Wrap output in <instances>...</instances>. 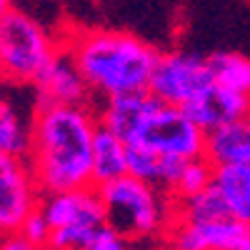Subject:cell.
Returning a JSON list of instances; mask_svg holds the SVG:
<instances>
[{"instance_id": "19", "label": "cell", "mask_w": 250, "mask_h": 250, "mask_svg": "<svg viewBox=\"0 0 250 250\" xmlns=\"http://www.w3.org/2000/svg\"><path fill=\"white\" fill-rule=\"evenodd\" d=\"M160 158L158 153L143 148V145H128V175L158 185L160 180Z\"/></svg>"}, {"instance_id": "7", "label": "cell", "mask_w": 250, "mask_h": 250, "mask_svg": "<svg viewBox=\"0 0 250 250\" xmlns=\"http://www.w3.org/2000/svg\"><path fill=\"white\" fill-rule=\"evenodd\" d=\"M213 85V75L208 68V58L188 50L160 53L148 83V90L170 105H185L188 100L200 95Z\"/></svg>"}, {"instance_id": "24", "label": "cell", "mask_w": 250, "mask_h": 250, "mask_svg": "<svg viewBox=\"0 0 250 250\" xmlns=\"http://www.w3.org/2000/svg\"><path fill=\"white\" fill-rule=\"evenodd\" d=\"M230 215L250 228V198H225Z\"/></svg>"}, {"instance_id": "17", "label": "cell", "mask_w": 250, "mask_h": 250, "mask_svg": "<svg viewBox=\"0 0 250 250\" xmlns=\"http://www.w3.org/2000/svg\"><path fill=\"white\" fill-rule=\"evenodd\" d=\"M213 185L225 198H250V158L215 168Z\"/></svg>"}, {"instance_id": "1", "label": "cell", "mask_w": 250, "mask_h": 250, "mask_svg": "<svg viewBox=\"0 0 250 250\" xmlns=\"http://www.w3.org/2000/svg\"><path fill=\"white\" fill-rule=\"evenodd\" d=\"M98 113L90 105L35 103L25 155L40 195L93 185V138Z\"/></svg>"}, {"instance_id": "27", "label": "cell", "mask_w": 250, "mask_h": 250, "mask_svg": "<svg viewBox=\"0 0 250 250\" xmlns=\"http://www.w3.org/2000/svg\"><path fill=\"white\" fill-rule=\"evenodd\" d=\"M150 250H168V248H150Z\"/></svg>"}, {"instance_id": "13", "label": "cell", "mask_w": 250, "mask_h": 250, "mask_svg": "<svg viewBox=\"0 0 250 250\" xmlns=\"http://www.w3.org/2000/svg\"><path fill=\"white\" fill-rule=\"evenodd\" d=\"M128 173V145L98 123L93 138V185H105Z\"/></svg>"}, {"instance_id": "6", "label": "cell", "mask_w": 250, "mask_h": 250, "mask_svg": "<svg viewBox=\"0 0 250 250\" xmlns=\"http://www.w3.org/2000/svg\"><path fill=\"white\" fill-rule=\"evenodd\" d=\"M128 145H143L158 155L195 160L203 158L205 150V130L198 128L180 105H170L153 95Z\"/></svg>"}, {"instance_id": "25", "label": "cell", "mask_w": 250, "mask_h": 250, "mask_svg": "<svg viewBox=\"0 0 250 250\" xmlns=\"http://www.w3.org/2000/svg\"><path fill=\"white\" fill-rule=\"evenodd\" d=\"M13 10V5H10V0H0V20H3L8 13Z\"/></svg>"}, {"instance_id": "9", "label": "cell", "mask_w": 250, "mask_h": 250, "mask_svg": "<svg viewBox=\"0 0 250 250\" xmlns=\"http://www.w3.org/2000/svg\"><path fill=\"white\" fill-rule=\"evenodd\" d=\"M250 235V228L235 218L220 220H178L173 218L168 233H165V248L168 250H228Z\"/></svg>"}, {"instance_id": "22", "label": "cell", "mask_w": 250, "mask_h": 250, "mask_svg": "<svg viewBox=\"0 0 250 250\" xmlns=\"http://www.w3.org/2000/svg\"><path fill=\"white\" fill-rule=\"evenodd\" d=\"M185 163H188V160H183V158H170V155H163V158H160V180H158L160 190H165L168 195L175 190V185H178V180H180V173H183V168H185Z\"/></svg>"}, {"instance_id": "11", "label": "cell", "mask_w": 250, "mask_h": 250, "mask_svg": "<svg viewBox=\"0 0 250 250\" xmlns=\"http://www.w3.org/2000/svg\"><path fill=\"white\" fill-rule=\"evenodd\" d=\"M180 108L188 113V118H190L198 128H203L208 133V130L218 128L223 123H230V120L250 115V95L213 83L210 88H205L200 95L188 100Z\"/></svg>"}, {"instance_id": "3", "label": "cell", "mask_w": 250, "mask_h": 250, "mask_svg": "<svg viewBox=\"0 0 250 250\" xmlns=\"http://www.w3.org/2000/svg\"><path fill=\"white\" fill-rule=\"evenodd\" d=\"M98 193L105 208V223L130 243H153L165 238L173 223V198L158 185L125 173L105 185H98Z\"/></svg>"}, {"instance_id": "5", "label": "cell", "mask_w": 250, "mask_h": 250, "mask_svg": "<svg viewBox=\"0 0 250 250\" xmlns=\"http://www.w3.org/2000/svg\"><path fill=\"white\" fill-rule=\"evenodd\" d=\"M58 48L35 18L23 10H10L0 20V80L33 85Z\"/></svg>"}, {"instance_id": "21", "label": "cell", "mask_w": 250, "mask_h": 250, "mask_svg": "<svg viewBox=\"0 0 250 250\" xmlns=\"http://www.w3.org/2000/svg\"><path fill=\"white\" fill-rule=\"evenodd\" d=\"M20 235H23L25 240L35 243V245H45L48 243V235H50V225L48 220L43 218V213H40V208H35V210L23 220V225H20Z\"/></svg>"}, {"instance_id": "23", "label": "cell", "mask_w": 250, "mask_h": 250, "mask_svg": "<svg viewBox=\"0 0 250 250\" xmlns=\"http://www.w3.org/2000/svg\"><path fill=\"white\" fill-rule=\"evenodd\" d=\"M0 250H48V248H45V245H35V243L25 240L20 233H13V235L0 238Z\"/></svg>"}, {"instance_id": "4", "label": "cell", "mask_w": 250, "mask_h": 250, "mask_svg": "<svg viewBox=\"0 0 250 250\" xmlns=\"http://www.w3.org/2000/svg\"><path fill=\"white\" fill-rule=\"evenodd\" d=\"M38 208L50 225L48 250H85L98 228L105 225V208L95 185L45 193Z\"/></svg>"}, {"instance_id": "15", "label": "cell", "mask_w": 250, "mask_h": 250, "mask_svg": "<svg viewBox=\"0 0 250 250\" xmlns=\"http://www.w3.org/2000/svg\"><path fill=\"white\" fill-rule=\"evenodd\" d=\"M0 150L15 155V158H25L30 150V120L20 113L13 100L0 95Z\"/></svg>"}, {"instance_id": "10", "label": "cell", "mask_w": 250, "mask_h": 250, "mask_svg": "<svg viewBox=\"0 0 250 250\" xmlns=\"http://www.w3.org/2000/svg\"><path fill=\"white\" fill-rule=\"evenodd\" d=\"M38 103H58V105H90V88L80 68L75 65L73 55L65 48H58V53L48 60V65L35 78Z\"/></svg>"}, {"instance_id": "8", "label": "cell", "mask_w": 250, "mask_h": 250, "mask_svg": "<svg viewBox=\"0 0 250 250\" xmlns=\"http://www.w3.org/2000/svg\"><path fill=\"white\" fill-rule=\"evenodd\" d=\"M38 203L40 190L33 180L28 160L0 150V238L18 233Z\"/></svg>"}, {"instance_id": "20", "label": "cell", "mask_w": 250, "mask_h": 250, "mask_svg": "<svg viewBox=\"0 0 250 250\" xmlns=\"http://www.w3.org/2000/svg\"><path fill=\"white\" fill-rule=\"evenodd\" d=\"M133 243L125 238L120 230H115L113 225H100L98 233L90 238V243L85 245V250H133Z\"/></svg>"}, {"instance_id": "16", "label": "cell", "mask_w": 250, "mask_h": 250, "mask_svg": "<svg viewBox=\"0 0 250 250\" xmlns=\"http://www.w3.org/2000/svg\"><path fill=\"white\" fill-rule=\"evenodd\" d=\"M208 68H210L213 83L250 95V58L230 50H220L208 55Z\"/></svg>"}, {"instance_id": "26", "label": "cell", "mask_w": 250, "mask_h": 250, "mask_svg": "<svg viewBox=\"0 0 250 250\" xmlns=\"http://www.w3.org/2000/svg\"><path fill=\"white\" fill-rule=\"evenodd\" d=\"M228 250H250V235H248L245 240H240L238 245H233V248H228Z\"/></svg>"}, {"instance_id": "14", "label": "cell", "mask_w": 250, "mask_h": 250, "mask_svg": "<svg viewBox=\"0 0 250 250\" xmlns=\"http://www.w3.org/2000/svg\"><path fill=\"white\" fill-rule=\"evenodd\" d=\"M228 215H230L228 200L215 185H208L205 190H200L190 198L173 200V218H178V220H198V223H203V220H220V218H228Z\"/></svg>"}, {"instance_id": "12", "label": "cell", "mask_w": 250, "mask_h": 250, "mask_svg": "<svg viewBox=\"0 0 250 250\" xmlns=\"http://www.w3.org/2000/svg\"><path fill=\"white\" fill-rule=\"evenodd\" d=\"M203 158L210 163L213 168L250 158V115L230 120V123H223L218 128L208 130Z\"/></svg>"}, {"instance_id": "2", "label": "cell", "mask_w": 250, "mask_h": 250, "mask_svg": "<svg viewBox=\"0 0 250 250\" xmlns=\"http://www.w3.org/2000/svg\"><path fill=\"white\" fill-rule=\"evenodd\" d=\"M80 68L93 95L118 98L148 90L158 50L123 30H73L62 45Z\"/></svg>"}, {"instance_id": "18", "label": "cell", "mask_w": 250, "mask_h": 250, "mask_svg": "<svg viewBox=\"0 0 250 250\" xmlns=\"http://www.w3.org/2000/svg\"><path fill=\"white\" fill-rule=\"evenodd\" d=\"M213 173H215V168L205 158L188 160L183 173H180V180L175 185V190L170 193V198L180 200V198H190V195L205 190L208 185H213Z\"/></svg>"}]
</instances>
